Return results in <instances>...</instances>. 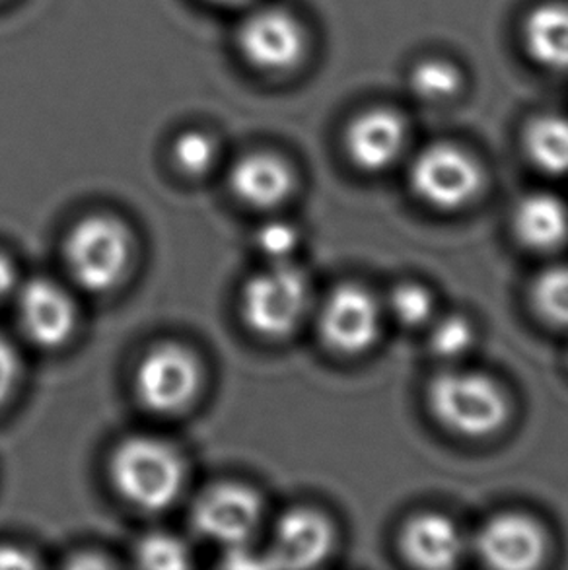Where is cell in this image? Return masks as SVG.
Masks as SVG:
<instances>
[{"label":"cell","instance_id":"obj_10","mask_svg":"<svg viewBox=\"0 0 568 570\" xmlns=\"http://www.w3.org/2000/svg\"><path fill=\"white\" fill-rule=\"evenodd\" d=\"M16 308L26 337L38 347H62L77 330V306L53 281L33 278L16 291Z\"/></svg>","mask_w":568,"mask_h":570},{"label":"cell","instance_id":"obj_22","mask_svg":"<svg viewBox=\"0 0 568 570\" xmlns=\"http://www.w3.org/2000/svg\"><path fill=\"white\" fill-rule=\"evenodd\" d=\"M390 312L393 320L403 327H421L429 324L434 314V298L429 293V288L417 285V283H405L393 291L390 296Z\"/></svg>","mask_w":568,"mask_h":570},{"label":"cell","instance_id":"obj_9","mask_svg":"<svg viewBox=\"0 0 568 570\" xmlns=\"http://www.w3.org/2000/svg\"><path fill=\"white\" fill-rule=\"evenodd\" d=\"M238 46L249 65L265 72H283L298 65L306 38L294 16L267 8L259 10L242 23Z\"/></svg>","mask_w":568,"mask_h":570},{"label":"cell","instance_id":"obj_5","mask_svg":"<svg viewBox=\"0 0 568 570\" xmlns=\"http://www.w3.org/2000/svg\"><path fill=\"white\" fill-rule=\"evenodd\" d=\"M411 187L419 199L438 210H458L476 199L483 171L460 147L438 142L424 148L411 166Z\"/></svg>","mask_w":568,"mask_h":570},{"label":"cell","instance_id":"obj_16","mask_svg":"<svg viewBox=\"0 0 568 570\" xmlns=\"http://www.w3.org/2000/svg\"><path fill=\"white\" fill-rule=\"evenodd\" d=\"M512 228L522 246L551 252L568 238V207L554 193H530L518 200Z\"/></svg>","mask_w":568,"mask_h":570},{"label":"cell","instance_id":"obj_21","mask_svg":"<svg viewBox=\"0 0 568 570\" xmlns=\"http://www.w3.org/2000/svg\"><path fill=\"white\" fill-rule=\"evenodd\" d=\"M476 340L473 327L466 317H440L430 330V351L445 361H456L466 355Z\"/></svg>","mask_w":568,"mask_h":570},{"label":"cell","instance_id":"obj_14","mask_svg":"<svg viewBox=\"0 0 568 570\" xmlns=\"http://www.w3.org/2000/svg\"><path fill=\"white\" fill-rule=\"evenodd\" d=\"M400 548L409 563L438 570L458 564L466 543L453 520L437 512H424L403 525Z\"/></svg>","mask_w":568,"mask_h":570},{"label":"cell","instance_id":"obj_8","mask_svg":"<svg viewBox=\"0 0 568 570\" xmlns=\"http://www.w3.org/2000/svg\"><path fill=\"white\" fill-rule=\"evenodd\" d=\"M317 327L323 343L331 351L339 355H362L378 341L382 309L366 288L339 286L323 302Z\"/></svg>","mask_w":568,"mask_h":570},{"label":"cell","instance_id":"obj_2","mask_svg":"<svg viewBox=\"0 0 568 570\" xmlns=\"http://www.w3.org/2000/svg\"><path fill=\"white\" fill-rule=\"evenodd\" d=\"M131 257V232L111 216L82 218L65 242L70 277L88 293L114 291L127 275Z\"/></svg>","mask_w":568,"mask_h":570},{"label":"cell","instance_id":"obj_12","mask_svg":"<svg viewBox=\"0 0 568 570\" xmlns=\"http://www.w3.org/2000/svg\"><path fill=\"white\" fill-rule=\"evenodd\" d=\"M333 540V525L322 512L298 507L278 518L267 559L275 567H315L327 559Z\"/></svg>","mask_w":568,"mask_h":570},{"label":"cell","instance_id":"obj_20","mask_svg":"<svg viewBox=\"0 0 568 570\" xmlns=\"http://www.w3.org/2000/svg\"><path fill=\"white\" fill-rule=\"evenodd\" d=\"M409 85L421 100H450L461 88V72L444 59H427L411 70Z\"/></svg>","mask_w":568,"mask_h":570},{"label":"cell","instance_id":"obj_24","mask_svg":"<svg viewBox=\"0 0 568 570\" xmlns=\"http://www.w3.org/2000/svg\"><path fill=\"white\" fill-rule=\"evenodd\" d=\"M216 142L213 137H208L207 132L187 131L177 137L174 142V163L177 168L187 174V176H203L207 174L213 164H215Z\"/></svg>","mask_w":568,"mask_h":570},{"label":"cell","instance_id":"obj_4","mask_svg":"<svg viewBox=\"0 0 568 570\" xmlns=\"http://www.w3.org/2000/svg\"><path fill=\"white\" fill-rule=\"evenodd\" d=\"M310 308V281L292 262L270 263L242 291V317L252 332L283 340L298 330Z\"/></svg>","mask_w":568,"mask_h":570},{"label":"cell","instance_id":"obj_7","mask_svg":"<svg viewBox=\"0 0 568 570\" xmlns=\"http://www.w3.org/2000/svg\"><path fill=\"white\" fill-rule=\"evenodd\" d=\"M135 390L146 409L174 415L192 405L200 390V366L192 351L160 345L148 351L135 376Z\"/></svg>","mask_w":568,"mask_h":570},{"label":"cell","instance_id":"obj_29","mask_svg":"<svg viewBox=\"0 0 568 570\" xmlns=\"http://www.w3.org/2000/svg\"><path fill=\"white\" fill-rule=\"evenodd\" d=\"M215 2H221V4H238V2H244V0H215Z\"/></svg>","mask_w":568,"mask_h":570},{"label":"cell","instance_id":"obj_27","mask_svg":"<svg viewBox=\"0 0 568 570\" xmlns=\"http://www.w3.org/2000/svg\"><path fill=\"white\" fill-rule=\"evenodd\" d=\"M18 288H20V281H18L14 263L10 262L7 255L0 254V302L12 298Z\"/></svg>","mask_w":568,"mask_h":570},{"label":"cell","instance_id":"obj_25","mask_svg":"<svg viewBox=\"0 0 568 570\" xmlns=\"http://www.w3.org/2000/svg\"><path fill=\"white\" fill-rule=\"evenodd\" d=\"M298 230L283 220L263 224L255 236V247L270 263L291 262L298 249Z\"/></svg>","mask_w":568,"mask_h":570},{"label":"cell","instance_id":"obj_6","mask_svg":"<svg viewBox=\"0 0 568 570\" xmlns=\"http://www.w3.org/2000/svg\"><path fill=\"white\" fill-rule=\"evenodd\" d=\"M262 497L238 483L210 487L192 509L195 532L207 541L228 549L249 546L263 522Z\"/></svg>","mask_w":568,"mask_h":570},{"label":"cell","instance_id":"obj_11","mask_svg":"<svg viewBox=\"0 0 568 570\" xmlns=\"http://www.w3.org/2000/svg\"><path fill=\"white\" fill-rule=\"evenodd\" d=\"M546 543L541 525L518 512L492 517L476 535L477 556L500 570L536 569L546 556Z\"/></svg>","mask_w":568,"mask_h":570},{"label":"cell","instance_id":"obj_17","mask_svg":"<svg viewBox=\"0 0 568 570\" xmlns=\"http://www.w3.org/2000/svg\"><path fill=\"white\" fill-rule=\"evenodd\" d=\"M523 41L533 61L557 72L568 70V7L549 2L533 8L523 23Z\"/></svg>","mask_w":568,"mask_h":570},{"label":"cell","instance_id":"obj_19","mask_svg":"<svg viewBox=\"0 0 568 570\" xmlns=\"http://www.w3.org/2000/svg\"><path fill=\"white\" fill-rule=\"evenodd\" d=\"M531 302L546 322L568 327V265L543 271L531 285Z\"/></svg>","mask_w":568,"mask_h":570},{"label":"cell","instance_id":"obj_1","mask_svg":"<svg viewBox=\"0 0 568 570\" xmlns=\"http://www.w3.org/2000/svg\"><path fill=\"white\" fill-rule=\"evenodd\" d=\"M109 475L117 493L146 512H160L176 504L187 481L182 454L153 436L121 442L111 455Z\"/></svg>","mask_w":568,"mask_h":570},{"label":"cell","instance_id":"obj_13","mask_svg":"<svg viewBox=\"0 0 568 570\" xmlns=\"http://www.w3.org/2000/svg\"><path fill=\"white\" fill-rule=\"evenodd\" d=\"M405 140L408 127L401 116L390 109H370L346 127V155L361 170L382 171L400 158Z\"/></svg>","mask_w":568,"mask_h":570},{"label":"cell","instance_id":"obj_18","mask_svg":"<svg viewBox=\"0 0 568 570\" xmlns=\"http://www.w3.org/2000/svg\"><path fill=\"white\" fill-rule=\"evenodd\" d=\"M523 147L536 168L549 176L568 174V119L539 116L523 132Z\"/></svg>","mask_w":568,"mask_h":570},{"label":"cell","instance_id":"obj_15","mask_svg":"<svg viewBox=\"0 0 568 570\" xmlns=\"http://www.w3.org/2000/svg\"><path fill=\"white\" fill-rule=\"evenodd\" d=\"M231 189L242 203L267 210L291 197L294 174L278 156L249 155L232 168Z\"/></svg>","mask_w":568,"mask_h":570},{"label":"cell","instance_id":"obj_26","mask_svg":"<svg viewBox=\"0 0 568 570\" xmlns=\"http://www.w3.org/2000/svg\"><path fill=\"white\" fill-rule=\"evenodd\" d=\"M20 376V358L12 345L0 337V405L14 392Z\"/></svg>","mask_w":568,"mask_h":570},{"label":"cell","instance_id":"obj_28","mask_svg":"<svg viewBox=\"0 0 568 570\" xmlns=\"http://www.w3.org/2000/svg\"><path fill=\"white\" fill-rule=\"evenodd\" d=\"M38 561L20 548H0V569H33Z\"/></svg>","mask_w":568,"mask_h":570},{"label":"cell","instance_id":"obj_3","mask_svg":"<svg viewBox=\"0 0 568 570\" xmlns=\"http://www.w3.org/2000/svg\"><path fill=\"white\" fill-rule=\"evenodd\" d=\"M429 405L445 429L469 439L489 436L508 419L507 395L494 380L479 372L438 374L429 385Z\"/></svg>","mask_w":568,"mask_h":570},{"label":"cell","instance_id":"obj_23","mask_svg":"<svg viewBox=\"0 0 568 570\" xmlns=\"http://www.w3.org/2000/svg\"><path fill=\"white\" fill-rule=\"evenodd\" d=\"M137 561L148 569H185L189 567V549L184 541L169 533L146 535L137 546Z\"/></svg>","mask_w":568,"mask_h":570}]
</instances>
